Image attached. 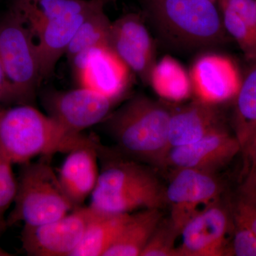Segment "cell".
<instances>
[{
  "mask_svg": "<svg viewBox=\"0 0 256 256\" xmlns=\"http://www.w3.org/2000/svg\"><path fill=\"white\" fill-rule=\"evenodd\" d=\"M96 137L74 133L30 104L0 111V160L24 164L36 156L52 158L94 142Z\"/></svg>",
  "mask_w": 256,
  "mask_h": 256,
  "instance_id": "6da1fadb",
  "label": "cell"
},
{
  "mask_svg": "<svg viewBox=\"0 0 256 256\" xmlns=\"http://www.w3.org/2000/svg\"><path fill=\"white\" fill-rule=\"evenodd\" d=\"M172 111L160 101L138 96L111 112L104 122L124 154L162 166L170 149L168 131Z\"/></svg>",
  "mask_w": 256,
  "mask_h": 256,
  "instance_id": "7a4b0ae2",
  "label": "cell"
},
{
  "mask_svg": "<svg viewBox=\"0 0 256 256\" xmlns=\"http://www.w3.org/2000/svg\"><path fill=\"white\" fill-rule=\"evenodd\" d=\"M144 14L164 41L185 50L222 44L226 31L210 0H140Z\"/></svg>",
  "mask_w": 256,
  "mask_h": 256,
  "instance_id": "3957f363",
  "label": "cell"
},
{
  "mask_svg": "<svg viewBox=\"0 0 256 256\" xmlns=\"http://www.w3.org/2000/svg\"><path fill=\"white\" fill-rule=\"evenodd\" d=\"M50 158L20 165L13 210L6 218L8 226L23 222L38 226L58 220L74 210L60 186Z\"/></svg>",
  "mask_w": 256,
  "mask_h": 256,
  "instance_id": "277c9868",
  "label": "cell"
},
{
  "mask_svg": "<svg viewBox=\"0 0 256 256\" xmlns=\"http://www.w3.org/2000/svg\"><path fill=\"white\" fill-rule=\"evenodd\" d=\"M0 60L15 105L30 104L42 82L34 34L18 10L0 18Z\"/></svg>",
  "mask_w": 256,
  "mask_h": 256,
  "instance_id": "5b68a950",
  "label": "cell"
},
{
  "mask_svg": "<svg viewBox=\"0 0 256 256\" xmlns=\"http://www.w3.org/2000/svg\"><path fill=\"white\" fill-rule=\"evenodd\" d=\"M92 214L90 206H80L48 223L24 226V250L31 256H72L84 238Z\"/></svg>",
  "mask_w": 256,
  "mask_h": 256,
  "instance_id": "8992f818",
  "label": "cell"
},
{
  "mask_svg": "<svg viewBox=\"0 0 256 256\" xmlns=\"http://www.w3.org/2000/svg\"><path fill=\"white\" fill-rule=\"evenodd\" d=\"M79 86L117 102L130 87L132 72L110 45L89 48L72 60Z\"/></svg>",
  "mask_w": 256,
  "mask_h": 256,
  "instance_id": "52a82bcc",
  "label": "cell"
},
{
  "mask_svg": "<svg viewBox=\"0 0 256 256\" xmlns=\"http://www.w3.org/2000/svg\"><path fill=\"white\" fill-rule=\"evenodd\" d=\"M222 185L215 173L193 169L174 170L165 202L170 207V220L181 234L192 217L220 200Z\"/></svg>",
  "mask_w": 256,
  "mask_h": 256,
  "instance_id": "ba28073f",
  "label": "cell"
},
{
  "mask_svg": "<svg viewBox=\"0 0 256 256\" xmlns=\"http://www.w3.org/2000/svg\"><path fill=\"white\" fill-rule=\"evenodd\" d=\"M42 102L47 114L74 133L104 122L112 112L114 101L79 86L68 90L44 92Z\"/></svg>",
  "mask_w": 256,
  "mask_h": 256,
  "instance_id": "9c48e42d",
  "label": "cell"
},
{
  "mask_svg": "<svg viewBox=\"0 0 256 256\" xmlns=\"http://www.w3.org/2000/svg\"><path fill=\"white\" fill-rule=\"evenodd\" d=\"M232 220L220 200L206 207L184 226L176 256L228 255L226 237Z\"/></svg>",
  "mask_w": 256,
  "mask_h": 256,
  "instance_id": "30bf717a",
  "label": "cell"
},
{
  "mask_svg": "<svg viewBox=\"0 0 256 256\" xmlns=\"http://www.w3.org/2000/svg\"><path fill=\"white\" fill-rule=\"evenodd\" d=\"M110 46L133 74L149 82L156 63V47L142 15L128 13L112 22Z\"/></svg>",
  "mask_w": 256,
  "mask_h": 256,
  "instance_id": "8fae6325",
  "label": "cell"
},
{
  "mask_svg": "<svg viewBox=\"0 0 256 256\" xmlns=\"http://www.w3.org/2000/svg\"><path fill=\"white\" fill-rule=\"evenodd\" d=\"M242 152L240 142L220 128L196 142L170 148L162 166L216 173Z\"/></svg>",
  "mask_w": 256,
  "mask_h": 256,
  "instance_id": "7c38bea8",
  "label": "cell"
},
{
  "mask_svg": "<svg viewBox=\"0 0 256 256\" xmlns=\"http://www.w3.org/2000/svg\"><path fill=\"white\" fill-rule=\"evenodd\" d=\"M190 76L196 100L214 106L235 98L242 80L233 62L217 54L200 56Z\"/></svg>",
  "mask_w": 256,
  "mask_h": 256,
  "instance_id": "4fadbf2b",
  "label": "cell"
},
{
  "mask_svg": "<svg viewBox=\"0 0 256 256\" xmlns=\"http://www.w3.org/2000/svg\"><path fill=\"white\" fill-rule=\"evenodd\" d=\"M80 14L48 18L28 26L36 36V48L42 80L52 76L60 57L66 54L69 44L82 24L100 8Z\"/></svg>",
  "mask_w": 256,
  "mask_h": 256,
  "instance_id": "5bb4252c",
  "label": "cell"
},
{
  "mask_svg": "<svg viewBox=\"0 0 256 256\" xmlns=\"http://www.w3.org/2000/svg\"><path fill=\"white\" fill-rule=\"evenodd\" d=\"M100 146L96 139L72 150L57 172L62 190L74 208L82 206L97 186L100 174Z\"/></svg>",
  "mask_w": 256,
  "mask_h": 256,
  "instance_id": "9a60e30c",
  "label": "cell"
},
{
  "mask_svg": "<svg viewBox=\"0 0 256 256\" xmlns=\"http://www.w3.org/2000/svg\"><path fill=\"white\" fill-rule=\"evenodd\" d=\"M223 127L216 106L195 99L188 105L172 109L168 131L170 148L196 142Z\"/></svg>",
  "mask_w": 256,
  "mask_h": 256,
  "instance_id": "2e32d148",
  "label": "cell"
},
{
  "mask_svg": "<svg viewBox=\"0 0 256 256\" xmlns=\"http://www.w3.org/2000/svg\"><path fill=\"white\" fill-rule=\"evenodd\" d=\"M98 154L102 164L95 190L120 192L162 188L156 174L144 165L117 159L102 144Z\"/></svg>",
  "mask_w": 256,
  "mask_h": 256,
  "instance_id": "e0dca14e",
  "label": "cell"
},
{
  "mask_svg": "<svg viewBox=\"0 0 256 256\" xmlns=\"http://www.w3.org/2000/svg\"><path fill=\"white\" fill-rule=\"evenodd\" d=\"M165 204V188H161L120 192L95 190L89 206L99 212L124 214L146 208H161Z\"/></svg>",
  "mask_w": 256,
  "mask_h": 256,
  "instance_id": "ac0fdd59",
  "label": "cell"
},
{
  "mask_svg": "<svg viewBox=\"0 0 256 256\" xmlns=\"http://www.w3.org/2000/svg\"><path fill=\"white\" fill-rule=\"evenodd\" d=\"M162 218L160 208H146L130 214L104 256H141Z\"/></svg>",
  "mask_w": 256,
  "mask_h": 256,
  "instance_id": "d6986e66",
  "label": "cell"
},
{
  "mask_svg": "<svg viewBox=\"0 0 256 256\" xmlns=\"http://www.w3.org/2000/svg\"><path fill=\"white\" fill-rule=\"evenodd\" d=\"M92 210L94 214L84 238L72 256H104L130 214L106 213Z\"/></svg>",
  "mask_w": 256,
  "mask_h": 256,
  "instance_id": "ffe728a7",
  "label": "cell"
},
{
  "mask_svg": "<svg viewBox=\"0 0 256 256\" xmlns=\"http://www.w3.org/2000/svg\"><path fill=\"white\" fill-rule=\"evenodd\" d=\"M148 84L156 95L170 102H182L192 94L190 74L178 60L168 56L154 64Z\"/></svg>",
  "mask_w": 256,
  "mask_h": 256,
  "instance_id": "44dd1931",
  "label": "cell"
},
{
  "mask_svg": "<svg viewBox=\"0 0 256 256\" xmlns=\"http://www.w3.org/2000/svg\"><path fill=\"white\" fill-rule=\"evenodd\" d=\"M250 62L235 98V136L242 152L256 134V60Z\"/></svg>",
  "mask_w": 256,
  "mask_h": 256,
  "instance_id": "7402d4cb",
  "label": "cell"
},
{
  "mask_svg": "<svg viewBox=\"0 0 256 256\" xmlns=\"http://www.w3.org/2000/svg\"><path fill=\"white\" fill-rule=\"evenodd\" d=\"M105 8L92 13L82 24L70 42L66 54L72 62L76 56L94 47L110 45L112 22L105 12Z\"/></svg>",
  "mask_w": 256,
  "mask_h": 256,
  "instance_id": "603a6c76",
  "label": "cell"
},
{
  "mask_svg": "<svg viewBox=\"0 0 256 256\" xmlns=\"http://www.w3.org/2000/svg\"><path fill=\"white\" fill-rule=\"evenodd\" d=\"M224 28L250 62L256 60V26L240 18L233 10L220 6Z\"/></svg>",
  "mask_w": 256,
  "mask_h": 256,
  "instance_id": "cb8c5ba5",
  "label": "cell"
},
{
  "mask_svg": "<svg viewBox=\"0 0 256 256\" xmlns=\"http://www.w3.org/2000/svg\"><path fill=\"white\" fill-rule=\"evenodd\" d=\"M180 232L170 218H162L140 256H176Z\"/></svg>",
  "mask_w": 256,
  "mask_h": 256,
  "instance_id": "d4e9b609",
  "label": "cell"
},
{
  "mask_svg": "<svg viewBox=\"0 0 256 256\" xmlns=\"http://www.w3.org/2000/svg\"><path fill=\"white\" fill-rule=\"evenodd\" d=\"M18 181L12 170V165L0 160V228L6 230L8 224L4 215L14 203Z\"/></svg>",
  "mask_w": 256,
  "mask_h": 256,
  "instance_id": "484cf974",
  "label": "cell"
},
{
  "mask_svg": "<svg viewBox=\"0 0 256 256\" xmlns=\"http://www.w3.org/2000/svg\"><path fill=\"white\" fill-rule=\"evenodd\" d=\"M234 225L233 244L229 254L236 256H256V236L245 224L232 218Z\"/></svg>",
  "mask_w": 256,
  "mask_h": 256,
  "instance_id": "4316f807",
  "label": "cell"
},
{
  "mask_svg": "<svg viewBox=\"0 0 256 256\" xmlns=\"http://www.w3.org/2000/svg\"><path fill=\"white\" fill-rule=\"evenodd\" d=\"M242 153L248 161L249 168L240 188V196L256 204V134Z\"/></svg>",
  "mask_w": 256,
  "mask_h": 256,
  "instance_id": "83f0119b",
  "label": "cell"
},
{
  "mask_svg": "<svg viewBox=\"0 0 256 256\" xmlns=\"http://www.w3.org/2000/svg\"><path fill=\"white\" fill-rule=\"evenodd\" d=\"M233 217L245 224L256 236V204L240 196L234 208Z\"/></svg>",
  "mask_w": 256,
  "mask_h": 256,
  "instance_id": "f1b7e54d",
  "label": "cell"
},
{
  "mask_svg": "<svg viewBox=\"0 0 256 256\" xmlns=\"http://www.w3.org/2000/svg\"><path fill=\"white\" fill-rule=\"evenodd\" d=\"M13 104L14 102L11 86L0 60V111Z\"/></svg>",
  "mask_w": 256,
  "mask_h": 256,
  "instance_id": "f546056e",
  "label": "cell"
},
{
  "mask_svg": "<svg viewBox=\"0 0 256 256\" xmlns=\"http://www.w3.org/2000/svg\"><path fill=\"white\" fill-rule=\"evenodd\" d=\"M5 229L0 228V236H1L3 232H4ZM11 256V254L10 252H5L4 250H3L1 247H0V256Z\"/></svg>",
  "mask_w": 256,
  "mask_h": 256,
  "instance_id": "4dcf8cb0",
  "label": "cell"
},
{
  "mask_svg": "<svg viewBox=\"0 0 256 256\" xmlns=\"http://www.w3.org/2000/svg\"><path fill=\"white\" fill-rule=\"evenodd\" d=\"M210 1L216 3V2H218L220 1V0H210Z\"/></svg>",
  "mask_w": 256,
  "mask_h": 256,
  "instance_id": "1f68e13d",
  "label": "cell"
}]
</instances>
